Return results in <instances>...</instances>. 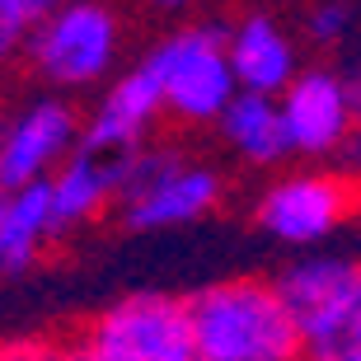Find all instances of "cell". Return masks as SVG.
<instances>
[{
	"label": "cell",
	"mask_w": 361,
	"mask_h": 361,
	"mask_svg": "<svg viewBox=\"0 0 361 361\" xmlns=\"http://www.w3.org/2000/svg\"><path fill=\"white\" fill-rule=\"evenodd\" d=\"M221 132L254 164H277L291 150V132H286V113H281L277 94L240 90L230 99V108L221 113Z\"/></svg>",
	"instance_id": "5bb4252c"
},
{
	"label": "cell",
	"mask_w": 361,
	"mask_h": 361,
	"mask_svg": "<svg viewBox=\"0 0 361 361\" xmlns=\"http://www.w3.org/2000/svg\"><path fill=\"white\" fill-rule=\"evenodd\" d=\"M85 343L99 361H197L188 300L155 291L127 295L113 310H104Z\"/></svg>",
	"instance_id": "3957f363"
},
{
	"label": "cell",
	"mask_w": 361,
	"mask_h": 361,
	"mask_svg": "<svg viewBox=\"0 0 361 361\" xmlns=\"http://www.w3.org/2000/svg\"><path fill=\"white\" fill-rule=\"evenodd\" d=\"M56 235V212H52V178H38L28 188L10 192V212L0 221V272L19 277L33 268L42 240Z\"/></svg>",
	"instance_id": "4fadbf2b"
},
{
	"label": "cell",
	"mask_w": 361,
	"mask_h": 361,
	"mask_svg": "<svg viewBox=\"0 0 361 361\" xmlns=\"http://www.w3.org/2000/svg\"><path fill=\"white\" fill-rule=\"evenodd\" d=\"M348 216V188L338 178H286V183L268 188V197L258 202V221L268 235L281 244H314Z\"/></svg>",
	"instance_id": "9c48e42d"
},
{
	"label": "cell",
	"mask_w": 361,
	"mask_h": 361,
	"mask_svg": "<svg viewBox=\"0 0 361 361\" xmlns=\"http://www.w3.org/2000/svg\"><path fill=\"white\" fill-rule=\"evenodd\" d=\"M281 113H286L291 150H305V155H324V150L343 146V136L357 122L348 85L334 71H305V75H295L281 90Z\"/></svg>",
	"instance_id": "ba28073f"
},
{
	"label": "cell",
	"mask_w": 361,
	"mask_h": 361,
	"mask_svg": "<svg viewBox=\"0 0 361 361\" xmlns=\"http://www.w3.org/2000/svg\"><path fill=\"white\" fill-rule=\"evenodd\" d=\"M343 85H348V99H352V113H357V122H361V61L343 75Z\"/></svg>",
	"instance_id": "ac0fdd59"
},
{
	"label": "cell",
	"mask_w": 361,
	"mask_h": 361,
	"mask_svg": "<svg viewBox=\"0 0 361 361\" xmlns=\"http://www.w3.org/2000/svg\"><path fill=\"white\" fill-rule=\"evenodd\" d=\"M230 66L240 75V90H258V94H281L295 80V52L286 33L272 19L254 14L235 28L230 38Z\"/></svg>",
	"instance_id": "7c38bea8"
},
{
	"label": "cell",
	"mask_w": 361,
	"mask_h": 361,
	"mask_svg": "<svg viewBox=\"0 0 361 361\" xmlns=\"http://www.w3.org/2000/svg\"><path fill=\"white\" fill-rule=\"evenodd\" d=\"M0 361H28V348H10V352H0Z\"/></svg>",
	"instance_id": "d6986e66"
},
{
	"label": "cell",
	"mask_w": 361,
	"mask_h": 361,
	"mask_svg": "<svg viewBox=\"0 0 361 361\" xmlns=\"http://www.w3.org/2000/svg\"><path fill=\"white\" fill-rule=\"evenodd\" d=\"M160 108H164V85H160V75H155V66L141 61L136 71H127V75L108 90V99L99 104L94 122L85 127V146L132 150L136 141H141V132L155 122Z\"/></svg>",
	"instance_id": "8fae6325"
},
{
	"label": "cell",
	"mask_w": 361,
	"mask_h": 361,
	"mask_svg": "<svg viewBox=\"0 0 361 361\" xmlns=\"http://www.w3.org/2000/svg\"><path fill=\"white\" fill-rule=\"evenodd\" d=\"M155 5H169V10H174V5H188V0H155Z\"/></svg>",
	"instance_id": "44dd1931"
},
{
	"label": "cell",
	"mask_w": 361,
	"mask_h": 361,
	"mask_svg": "<svg viewBox=\"0 0 361 361\" xmlns=\"http://www.w3.org/2000/svg\"><path fill=\"white\" fill-rule=\"evenodd\" d=\"M348 28H352V10L343 0H324V5H314V14H310V38L314 42H338Z\"/></svg>",
	"instance_id": "2e32d148"
},
{
	"label": "cell",
	"mask_w": 361,
	"mask_h": 361,
	"mask_svg": "<svg viewBox=\"0 0 361 361\" xmlns=\"http://www.w3.org/2000/svg\"><path fill=\"white\" fill-rule=\"evenodd\" d=\"M28 61L56 85H90L118 56V19L99 0H66L28 28Z\"/></svg>",
	"instance_id": "277c9868"
},
{
	"label": "cell",
	"mask_w": 361,
	"mask_h": 361,
	"mask_svg": "<svg viewBox=\"0 0 361 361\" xmlns=\"http://www.w3.org/2000/svg\"><path fill=\"white\" fill-rule=\"evenodd\" d=\"M221 197V178L207 164H183L174 155H132L127 150V174H122V212L136 230H169L207 216Z\"/></svg>",
	"instance_id": "5b68a950"
},
{
	"label": "cell",
	"mask_w": 361,
	"mask_h": 361,
	"mask_svg": "<svg viewBox=\"0 0 361 361\" xmlns=\"http://www.w3.org/2000/svg\"><path fill=\"white\" fill-rule=\"evenodd\" d=\"M146 61L164 85V108L183 122H221L230 99L240 94V75L230 66V38L216 24L164 38Z\"/></svg>",
	"instance_id": "7a4b0ae2"
},
{
	"label": "cell",
	"mask_w": 361,
	"mask_h": 361,
	"mask_svg": "<svg viewBox=\"0 0 361 361\" xmlns=\"http://www.w3.org/2000/svg\"><path fill=\"white\" fill-rule=\"evenodd\" d=\"M28 361H99L90 352V343H33Z\"/></svg>",
	"instance_id": "e0dca14e"
},
{
	"label": "cell",
	"mask_w": 361,
	"mask_h": 361,
	"mask_svg": "<svg viewBox=\"0 0 361 361\" xmlns=\"http://www.w3.org/2000/svg\"><path fill=\"white\" fill-rule=\"evenodd\" d=\"M197 361H300L305 334L286 310L277 281H221L192 300Z\"/></svg>",
	"instance_id": "6da1fadb"
},
{
	"label": "cell",
	"mask_w": 361,
	"mask_h": 361,
	"mask_svg": "<svg viewBox=\"0 0 361 361\" xmlns=\"http://www.w3.org/2000/svg\"><path fill=\"white\" fill-rule=\"evenodd\" d=\"M122 174H127V150H94L80 146L66 155L61 174H52V212L56 230H71L104 212L108 197L122 192Z\"/></svg>",
	"instance_id": "30bf717a"
},
{
	"label": "cell",
	"mask_w": 361,
	"mask_h": 361,
	"mask_svg": "<svg viewBox=\"0 0 361 361\" xmlns=\"http://www.w3.org/2000/svg\"><path fill=\"white\" fill-rule=\"evenodd\" d=\"M277 291L286 310L295 314L300 334H305V352L319 348L324 338H334V329L348 319V310L361 295V263L348 258H300L277 277Z\"/></svg>",
	"instance_id": "8992f818"
},
{
	"label": "cell",
	"mask_w": 361,
	"mask_h": 361,
	"mask_svg": "<svg viewBox=\"0 0 361 361\" xmlns=\"http://www.w3.org/2000/svg\"><path fill=\"white\" fill-rule=\"evenodd\" d=\"M33 24H38V14H33L28 0H0V61H5V52H10L14 42L28 38Z\"/></svg>",
	"instance_id": "9a60e30c"
},
{
	"label": "cell",
	"mask_w": 361,
	"mask_h": 361,
	"mask_svg": "<svg viewBox=\"0 0 361 361\" xmlns=\"http://www.w3.org/2000/svg\"><path fill=\"white\" fill-rule=\"evenodd\" d=\"M75 141V113L61 99H42L24 108L0 132V188H28L38 178H52V164L66 160Z\"/></svg>",
	"instance_id": "52a82bcc"
},
{
	"label": "cell",
	"mask_w": 361,
	"mask_h": 361,
	"mask_svg": "<svg viewBox=\"0 0 361 361\" xmlns=\"http://www.w3.org/2000/svg\"><path fill=\"white\" fill-rule=\"evenodd\" d=\"M5 212H10V188H0V221H5Z\"/></svg>",
	"instance_id": "ffe728a7"
}]
</instances>
